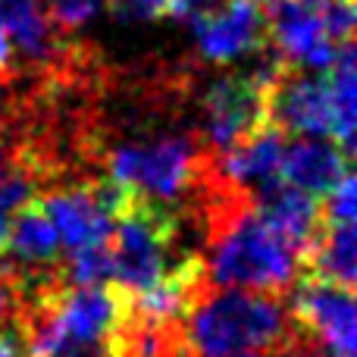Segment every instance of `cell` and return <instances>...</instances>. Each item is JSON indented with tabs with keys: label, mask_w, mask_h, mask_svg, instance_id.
<instances>
[{
	"label": "cell",
	"mask_w": 357,
	"mask_h": 357,
	"mask_svg": "<svg viewBox=\"0 0 357 357\" xmlns=\"http://www.w3.org/2000/svg\"><path fill=\"white\" fill-rule=\"evenodd\" d=\"M29 357H41V354H31V351H29Z\"/></svg>",
	"instance_id": "4dcf8cb0"
},
{
	"label": "cell",
	"mask_w": 357,
	"mask_h": 357,
	"mask_svg": "<svg viewBox=\"0 0 357 357\" xmlns=\"http://www.w3.org/2000/svg\"><path fill=\"white\" fill-rule=\"evenodd\" d=\"M110 182L135 201L157 207L176 204L197 178V148L188 135L123 142L110 151Z\"/></svg>",
	"instance_id": "3957f363"
},
{
	"label": "cell",
	"mask_w": 357,
	"mask_h": 357,
	"mask_svg": "<svg viewBox=\"0 0 357 357\" xmlns=\"http://www.w3.org/2000/svg\"><path fill=\"white\" fill-rule=\"evenodd\" d=\"M47 16L56 29L63 31H82L100 19L110 6V0H44Z\"/></svg>",
	"instance_id": "ac0fdd59"
},
{
	"label": "cell",
	"mask_w": 357,
	"mask_h": 357,
	"mask_svg": "<svg viewBox=\"0 0 357 357\" xmlns=\"http://www.w3.org/2000/svg\"><path fill=\"white\" fill-rule=\"evenodd\" d=\"M13 63V44H10V35H6V25L0 19V69H6Z\"/></svg>",
	"instance_id": "d4e9b609"
},
{
	"label": "cell",
	"mask_w": 357,
	"mask_h": 357,
	"mask_svg": "<svg viewBox=\"0 0 357 357\" xmlns=\"http://www.w3.org/2000/svg\"><path fill=\"white\" fill-rule=\"evenodd\" d=\"M323 222H354L357 216V185L354 176H342L333 188L323 195Z\"/></svg>",
	"instance_id": "d6986e66"
},
{
	"label": "cell",
	"mask_w": 357,
	"mask_h": 357,
	"mask_svg": "<svg viewBox=\"0 0 357 357\" xmlns=\"http://www.w3.org/2000/svg\"><path fill=\"white\" fill-rule=\"evenodd\" d=\"M301 273V254L273 232L254 207L226 204L210 220L204 276L210 289H248L282 295Z\"/></svg>",
	"instance_id": "6da1fadb"
},
{
	"label": "cell",
	"mask_w": 357,
	"mask_h": 357,
	"mask_svg": "<svg viewBox=\"0 0 357 357\" xmlns=\"http://www.w3.org/2000/svg\"><path fill=\"white\" fill-rule=\"evenodd\" d=\"M176 251V220L163 207L126 197L113 222L110 238V282L126 295L154 285L169 266Z\"/></svg>",
	"instance_id": "277c9868"
},
{
	"label": "cell",
	"mask_w": 357,
	"mask_h": 357,
	"mask_svg": "<svg viewBox=\"0 0 357 357\" xmlns=\"http://www.w3.org/2000/svg\"><path fill=\"white\" fill-rule=\"evenodd\" d=\"M126 197L129 195L113 182L73 185V188H56L47 197H41V207L54 222L60 248L73 254L110 245L113 222H116V213L126 204Z\"/></svg>",
	"instance_id": "5b68a950"
},
{
	"label": "cell",
	"mask_w": 357,
	"mask_h": 357,
	"mask_svg": "<svg viewBox=\"0 0 357 357\" xmlns=\"http://www.w3.org/2000/svg\"><path fill=\"white\" fill-rule=\"evenodd\" d=\"M254 210L264 216V222L273 232H279L301 254V264H304V254H307V248L314 245V238L323 229L320 201L314 195H307V191H298L279 178V182L257 191Z\"/></svg>",
	"instance_id": "4fadbf2b"
},
{
	"label": "cell",
	"mask_w": 357,
	"mask_h": 357,
	"mask_svg": "<svg viewBox=\"0 0 357 357\" xmlns=\"http://www.w3.org/2000/svg\"><path fill=\"white\" fill-rule=\"evenodd\" d=\"M298 333L279 295L248 289H207L185 320L195 357L266 354Z\"/></svg>",
	"instance_id": "7a4b0ae2"
},
{
	"label": "cell",
	"mask_w": 357,
	"mask_h": 357,
	"mask_svg": "<svg viewBox=\"0 0 357 357\" xmlns=\"http://www.w3.org/2000/svg\"><path fill=\"white\" fill-rule=\"evenodd\" d=\"M266 123H273L285 135L335 142V113L326 73L282 75L266 94Z\"/></svg>",
	"instance_id": "9c48e42d"
},
{
	"label": "cell",
	"mask_w": 357,
	"mask_h": 357,
	"mask_svg": "<svg viewBox=\"0 0 357 357\" xmlns=\"http://www.w3.org/2000/svg\"><path fill=\"white\" fill-rule=\"evenodd\" d=\"M291 320L310 339L323 342L333 354H354L357 320H354V291L339 282L301 273L291 295Z\"/></svg>",
	"instance_id": "52a82bcc"
},
{
	"label": "cell",
	"mask_w": 357,
	"mask_h": 357,
	"mask_svg": "<svg viewBox=\"0 0 357 357\" xmlns=\"http://www.w3.org/2000/svg\"><path fill=\"white\" fill-rule=\"evenodd\" d=\"M56 257H60V238L56 229L50 222V216L44 213L41 201L31 197L25 201L16 213L10 216L3 245H0V264L13 273H47L56 270Z\"/></svg>",
	"instance_id": "7c38bea8"
},
{
	"label": "cell",
	"mask_w": 357,
	"mask_h": 357,
	"mask_svg": "<svg viewBox=\"0 0 357 357\" xmlns=\"http://www.w3.org/2000/svg\"><path fill=\"white\" fill-rule=\"evenodd\" d=\"M333 357H354V354H333Z\"/></svg>",
	"instance_id": "f546056e"
},
{
	"label": "cell",
	"mask_w": 357,
	"mask_h": 357,
	"mask_svg": "<svg viewBox=\"0 0 357 357\" xmlns=\"http://www.w3.org/2000/svg\"><path fill=\"white\" fill-rule=\"evenodd\" d=\"M19 307V289L13 282L10 270L0 264V320H13Z\"/></svg>",
	"instance_id": "cb8c5ba5"
},
{
	"label": "cell",
	"mask_w": 357,
	"mask_h": 357,
	"mask_svg": "<svg viewBox=\"0 0 357 357\" xmlns=\"http://www.w3.org/2000/svg\"><path fill=\"white\" fill-rule=\"evenodd\" d=\"M254 3H260V6H273L276 0H254Z\"/></svg>",
	"instance_id": "83f0119b"
},
{
	"label": "cell",
	"mask_w": 357,
	"mask_h": 357,
	"mask_svg": "<svg viewBox=\"0 0 357 357\" xmlns=\"http://www.w3.org/2000/svg\"><path fill=\"white\" fill-rule=\"evenodd\" d=\"M197 50L213 66H232L257 54L266 41V16L254 0H222L191 22Z\"/></svg>",
	"instance_id": "ba28073f"
},
{
	"label": "cell",
	"mask_w": 357,
	"mask_h": 357,
	"mask_svg": "<svg viewBox=\"0 0 357 357\" xmlns=\"http://www.w3.org/2000/svg\"><path fill=\"white\" fill-rule=\"evenodd\" d=\"M245 357H251V354H245Z\"/></svg>",
	"instance_id": "1f68e13d"
},
{
	"label": "cell",
	"mask_w": 357,
	"mask_h": 357,
	"mask_svg": "<svg viewBox=\"0 0 357 357\" xmlns=\"http://www.w3.org/2000/svg\"><path fill=\"white\" fill-rule=\"evenodd\" d=\"M329 98H333L335 113V144L345 151L354 148V129H357V69H354V50L351 44L339 50L335 63L326 69Z\"/></svg>",
	"instance_id": "e0dca14e"
},
{
	"label": "cell",
	"mask_w": 357,
	"mask_h": 357,
	"mask_svg": "<svg viewBox=\"0 0 357 357\" xmlns=\"http://www.w3.org/2000/svg\"><path fill=\"white\" fill-rule=\"evenodd\" d=\"M0 19L6 25L13 54L44 63L56 50V25L50 22L44 0H0Z\"/></svg>",
	"instance_id": "9a60e30c"
},
{
	"label": "cell",
	"mask_w": 357,
	"mask_h": 357,
	"mask_svg": "<svg viewBox=\"0 0 357 357\" xmlns=\"http://www.w3.org/2000/svg\"><path fill=\"white\" fill-rule=\"evenodd\" d=\"M163 357H191V354H163Z\"/></svg>",
	"instance_id": "f1b7e54d"
},
{
	"label": "cell",
	"mask_w": 357,
	"mask_h": 357,
	"mask_svg": "<svg viewBox=\"0 0 357 357\" xmlns=\"http://www.w3.org/2000/svg\"><path fill=\"white\" fill-rule=\"evenodd\" d=\"M264 357H323V354H320V342L310 339L304 329H298L289 342H282L279 348L266 351Z\"/></svg>",
	"instance_id": "7402d4cb"
},
{
	"label": "cell",
	"mask_w": 357,
	"mask_h": 357,
	"mask_svg": "<svg viewBox=\"0 0 357 357\" xmlns=\"http://www.w3.org/2000/svg\"><path fill=\"white\" fill-rule=\"evenodd\" d=\"M298 3H304V6H317V10H320V6L326 3V0H298Z\"/></svg>",
	"instance_id": "4316f807"
},
{
	"label": "cell",
	"mask_w": 357,
	"mask_h": 357,
	"mask_svg": "<svg viewBox=\"0 0 357 357\" xmlns=\"http://www.w3.org/2000/svg\"><path fill=\"white\" fill-rule=\"evenodd\" d=\"M10 173V157H6V144L0 142V178Z\"/></svg>",
	"instance_id": "484cf974"
},
{
	"label": "cell",
	"mask_w": 357,
	"mask_h": 357,
	"mask_svg": "<svg viewBox=\"0 0 357 357\" xmlns=\"http://www.w3.org/2000/svg\"><path fill=\"white\" fill-rule=\"evenodd\" d=\"M266 31L276 47V60L282 66H298L304 73H326L345 44H335L323 29L317 6H304L298 0H276Z\"/></svg>",
	"instance_id": "30bf717a"
},
{
	"label": "cell",
	"mask_w": 357,
	"mask_h": 357,
	"mask_svg": "<svg viewBox=\"0 0 357 357\" xmlns=\"http://www.w3.org/2000/svg\"><path fill=\"white\" fill-rule=\"evenodd\" d=\"M351 173L348 151L333 138H295L285 144L279 178L298 191L323 197L342 176Z\"/></svg>",
	"instance_id": "5bb4252c"
},
{
	"label": "cell",
	"mask_w": 357,
	"mask_h": 357,
	"mask_svg": "<svg viewBox=\"0 0 357 357\" xmlns=\"http://www.w3.org/2000/svg\"><path fill=\"white\" fill-rule=\"evenodd\" d=\"M266 123V91L251 73L210 82L201 100V135L210 151H226Z\"/></svg>",
	"instance_id": "8992f818"
},
{
	"label": "cell",
	"mask_w": 357,
	"mask_h": 357,
	"mask_svg": "<svg viewBox=\"0 0 357 357\" xmlns=\"http://www.w3.org/2000/svg\"><path fill=\"white\" fill-rule=\"evenodd\" d=\"M110 6L123 22H157L167 19L169 0H110Z\"/></svg>",
	"instance_id": "44dd1931"
},
{
	"label": "cell",
	"mask_w": 357,
	"mask_h": 357,
	"mask_svg": "<svg viewBox=\"0 0 357 357\" xmlns=\"http://www.w3.org/2000/svg\"><path fill=\"white\" fill-rule=\"evenodd\" d=\"M301 273H314L320 279L354 289L357 279V229L354 222H326L314 245L304 254Z\"/></svg>",
	"instance_id": "2e32d148"
},
{
	"label": "cell",
	"mask_w": 357,
	"mask_h": 357,
	"mask_svg": "<svg viewBox=\"0 0 357 357\" xmlns=\"http://www.w3.org/2000/svg\"><path fill=\"white\" fill-rule=\"evenodd\" d=\"M320 19H323L326 35L333 38L335 44H348L351 41L354 25H357L354 0H326V3L320 6Z\"/></svg>",
	"instance_id": "ffe728a7"
},
{
	"label": "cell",
	"mask_w": 357,
	"mask_h": 357,
	"mask_svg": "<svg viewBox=\"0 0 357 357\" xmlns=\"http://www.w3.org/2000/svg\"><path fill=\"white\" fill-rule=\"evenodd\" d=\"M25 351H29V345H25L22 329L16 326V320H0V357H22Z\"/></svg>",
	"instance_id": "603a6c76"
},
{
	"label": "cell",
	"mask_w": 357,
	"mask_h": 357,
	"mask_svg": "<svg viewBox=\"0 0 357 357\" xmlns=\"http://www.w3.org/2000/svg\"><path fill=\"white\" fill-rule=\"evenodd\" d=\"M285 144H289L285 132H279L273 123L257 126L238 144L220 151V157H216V178L229 191H235V195L266 188V185L279 182Z\"/></svg>",
	"instance_id": "8fae6325"
}]
</instances>
